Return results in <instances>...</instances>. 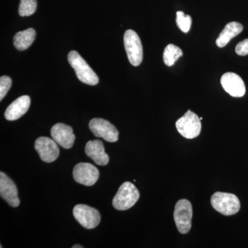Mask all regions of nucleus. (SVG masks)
<instances>
[{"label": "nucleus", "mask_w": 248, "mask_h": 248, "mask_svg": "<svg viewBox=\"0 0 248 248\" xmlns=\"http://www.w3.org/2000/svg\"><path fill=\"white\" fill-rule=\"evenodd\" d=\"M68 60L76 76L81 82L95 86L99 83V78L82 57L76 50H72L68 55Z\"/></svg>", "instance_id": "f257e3e1"}, {"label": "nucleus", "mask_w": 248, "mask_h": 248, "mask_svg": "<svg viewBox=\"0 0 248 248\" xmlns=\"http://www.w3.org/2000/svg\"><path fill=\"white\" fill-rule=\"evenodd\" d=\"M212 206L225 216H231L239 213L241 203L236 195L227 192H217L211 197Z\"/></svg>", "instance_id": "f03ea898"}, {"label": "nucleus", "mask_w": 248, "mask_h": 248, "mask_svg": "<svg viewBox=\"0 0 248 248\" xmlns=\"http://www.w3.org/2000/svg\"><path fill=\"white\" fill-rule=\"evenodd\" d=\"M140 194L136 186L130 182H124L120 186L112 200V205L117 210H128L138 202Z\"/></svg>", "instance_id": "7ed1b4c3"}, {"label": "nucleus", "mask_w": 248, "mask_h": 248, "mask_svg": "<svg viewBox=\"0 0 248 248\" xmlns=\"http://www.w3.org/2000/svg\"><path fill=\"white\" fill-rule=\"evenodd\" d=\"M176 128L182 136L188 140L197 138L202 131V122L198 115L190 110H187L176 122Z\"/></svg>", "instance_id": "20e7f679"}, {"label": "nucleus", "mask_w": 248, "mask_h": 248, "mask_svg": "<svg viewBox=\"0 0 248 248\" xmlns=\"http://www.w3.org/2000/svg\"><path fill=\"white\" fill-rule=\"evenodd\" d=\"M193 215L192 204L188 200L178 201L174 207V220L178 231L186 234L190 231Z\"/></svg>", "instance_id": "39448f33"}, {"label": "nucleus", "mask_w": 248, "mask_h": 248, "mask_svg": "<svg viewBox=\"0 0 248 248\" xmlns=\"http://www.w3.org/2000/svg\"><path fill=\"white\" fill-rule=\"evenodd\" d=\"M124 42L130 63L134 66H140L143 61V47L138 33L133 30H127Z\"/></svg>", "instance_id": "423d86ee"}, {"label": "nucleus", "mask_w": 248, "mask_h": 248, "mask_svg": "<svg viewBox=\"0 0 248 248\" xmlns=\"http://www.w3.org/2000/svg\"><path fill=\"white\" fill-rule=\"evenodd\" d=\"M77 221L86 229H93L100 223L101 215L96 209L84 204H79L73 209Z\"/></svg>", "instance_id": "0eeeda50"}, {"label": "nucleus", "mask_w": 248, "mask_h": 248, "mask_svg": "<svg viewBox=\"0 0 248 248\" xmlns=\"http://www.w3.org/2000/svg\"><path fill=\"white\" fill-rule=\"evenodd\" d=\"M90 130L94 136L104 139L108 142H116L119 139V132L110 122L101 118H94L90 122Z\"/></svg>", "instance_id": "6e6552de"}, {"label": "nucleus", "mask_w": 248, "mask_h": 248, "mask_svg": "<svg viewBox=\"0 0 248 248\" xmlns=\"http://www.w3.org/2000/svg\"><path fill=\"white\" fill-rule=\"evenodd\" d=\"M99 172L95 166L89 163H79L73 169V178L76 182L86 186H92L97 182Z\"/></svg>", "instance_id": "1a4fd4ad"}, {"label": "nucleus", "mask_w": 248, "mask_h": 248, "mask_svg": "<svg viewBox=\"0 0 248 248\" xmlns=\"http://www.w3.org/2000/svg\"><path fill=\"white\" fill-rule=\"evenodd\" d=\"M35 148L40 155V159L46 163L53 162L60 155L58 143L46 137H41L36 140Z\"/></svg>", "instance_id": "9d476101"}, {"label": "nucleus", "mask_w": 248, "mask_h": 248, "mask_svg": "<svg viewBox=\"0 0 248 248\" xmlns=\"http://www.w3.org/2000/svg\"><path fill=\"white\" fill-rule=\"evenodd\" d=\"M223 89L230 95L234 97H241L246 93V86L244 80L234 73H226L221 78Z\"/></svg>", "instance_id": "9b49d317"}, {"label": "nucleus", "mask_w": 248, "mask_h": 248, "mask_svg": "<svg viewBox=\"0 0 248 248\" xmlns=\"http://www.w3.org/2000/svg\"><path fill=\"white\" fill-rule=\"evenodd\" d=\"M51 136L58 144L65 149H70L74 144L76 135L73 128L66 124L58 123L51 128Z\"/></svg>", "instance_id": "f8f14e48"}, {"label": "nucleus", "mask_w": 248, "mask_h": 248, "mask_svg": "<svg viewBox=\"0 0 248 248\" xmlns=\"http://www.w3.org/2000/svg\"><path fill=\"white\" fill-rule=\"evenodd\" d=\"M0 195L3 200L14 208L20 203L16 184L2 172H0Z\"/></svg>", "instance_id": "ddd939ff"}, {"label": "nucleus", "mask_w": 248, "mask_h": 248, "mask_svg": "<svg viewBox=\"0 0 248 248\" xmlns=\"http://www.w3.org/2000/svg\"><path fill=\"white\" fill-rule=\"evenodd\" d=\"M31 105V98L28 95H23L17 98L5 111V118L9 121L17 120L27 113Z\"/></svg>", "instance_id": "4468645a"}, {"label": "nucleus", "mask_w": 248, "mask_h": 248, "mask_svg": "<svg viewBox=\"0 0 248 248\" xmlns=\"http://www.w3.org/2000/svg\"><path fill=\"white\" fill-rule=\"evenodd\" d=\"M85 152L87 156L99 166H107L108 164V155L106 153L104 143L100 140H93L88 142L85 147Z\"/></svg>", "instance_id": "2eb2a0df"}, {"label": "nucleus", "mask_w": 248, "mask_h": 248, "mask_svg": "<svg viewBox=\"0 0 248 248\" xmlns=\"http://www.w3.org/2000/svg\"><path fill=\"white\" fill-rule=\"evenodd\" d=\"M242 24L239 22H232L228 23L225 27L223 30L221 31L218 38L217 39L216 44L217 46L219 48H223L226 46L232 39L234 38L242 32Z\"/></svg>", "instance_id": "dca6fc26"}, {"label": "nucleus", "mask_w": 248, "mask_h": 248, "mask_svg": "<svg viewBox=\"0 0 248 248\" xmlns=\"http://www.w3.org/2000/svg\"><path fill=\"white\" fill-rule=\"evenodd\" d=\"M36 32L32 28L20 31L14 36V44L17 50H25L29 48L35 40Z\"/></svg>", "instance_id": "f3484780"}, {"label": "nucleus", "mask_w": 248, "mask_h": 248, "mask_svg": "<svg viewBox=\"0 0 248 248\" xmlns=\"http://www.w3.org/2000/svg\"><path fill=\"white\" fill-rule=\"evenodd\" d=\"M183 55L182 49L174 45H169L164 49L163 59L165 64L172 66Z\"/></svg>", "instance_id": "a211bd4d"}, {"label": "nucleus", "mask_w": 248, "mask_h": 248, "mask_svg": "<svg viewBox=\"0 0 248 248\" xmlns=\"http://www.w3.org/2000/svg\"><path fill=\"white\" fill-rule=\"evenodd\" d=\"M37 9V0H21L19 14L22 17H28L35 14Z\"/></svg>", "instance_id": "6ab92c4d"}, {"label": "nucleus", "mask_w": 248, "mask_h": 248, "mask_svg": "<svg viewBox=\"0 0 248 248\" xmlns=\"http://www.w3.org/2000/svg\"><path fill=\"white\" fill-rule=\"evenodd\" d=\"M177 27L182 32L187 33L192 25V17L189 15H185L183 11H178L176 18Z\"/></svg>", "instance_id": "aec40b11"}, {"label": "nucleus", "mask_w": 248, "mask_h": 248, "mask_svg": "<svg viewBox=\"0 0 248 248\" xmlns=\"http://www.w3.org/2000/svg\"><path fill=\"white\" fill-rule=\"evenodd\" d=\"M12 85V80L8 76L0 78V100H2L6 95Z\"/></svg>", "instance_id": "412c9836"}, {"label": "nucleus", "mask_w": 248, "mask_h": 248, "mask_svg": "<svg viewBox=\"0 0 248 248\" xmlns=\"http://www.w3.org/2000/svg\"><path fill=\"white\" fill-rule=\"evenodd\" d=\"M235 51L240 56H245V55H248V39L239 42L236 45Z\"/></svg>", "instance_id": "4be33fe9"}, {"label": "nucleus", "mask_w": 248, "mask_h": 248, "mask_svg": "<svg viewBox=\"0 0 248 248\" xmlns=\"http://www.w3.org/2000/svg\"><path fill=\"white\" fill-rule=\"evenodd\" d=\"M73 248H82L83 246H79V245H76V246H73Z\"/></svg>", "instance_id": "5701e85b"}]
</instances>
